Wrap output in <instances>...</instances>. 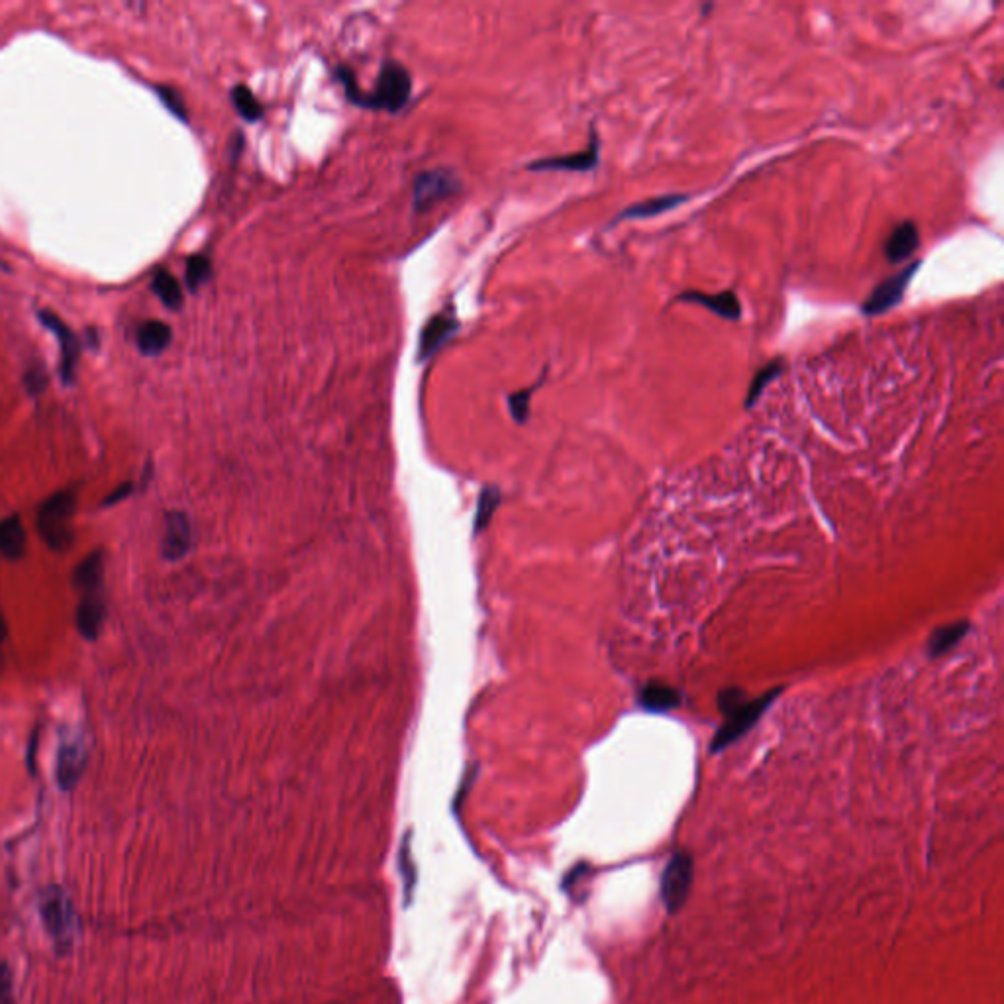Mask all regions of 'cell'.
Listing matches in <instances>:
<instances>
[{"instance_id": "13", "label": "cell", "mask_w": 1004, "mask_h": 1004, "mask_svg": "<svg viewBox=\"0 0 1004 1004\" xmlns=\"http://www.w3.org/2000/svg\"><path fill=\"white\" fill-rule=\"evenodd\" d=\"M81 595L77 604V630L87 642H95L101 636L104 618H106V606H104V585L99 587H87L77 591Z\"/></svg>"}, {"instance_id": "25", "label": "cell", "mask_w": 1004, "mask_h": 1004, "mask_svg": "<svg viewBox=\"0 0 1004 1004\" xmlns=\"http://www.w3.org/2000/svg\"><path fill=\"white\" fill-rule=\"evenodd\" d=\"M210 277H212V263H210V259L206 255H202V253L191 255L189 261H187V273H185L189 291L197 293Z\"/></svg>"}, {"instance_id": "32", "label": "cell", "mask_w": 1004, "mask_h": 1004, "mask_svg": "<svg viewBox=\"0 0 1004 1004\" xmlns=\"http://www.w3.org/2000/svg\"><path fill=\"white\" fill-rule=\"evenodd\" d=\"M6 640V622H4V616H2V610H0V648Z\"/></svg>"}, {"instance_id": "19", "label": "cell", "mask_w": 1004, "mask_h": 1004, "mask_svg": "<svg viewBox=\"0 0 1004 1004\" xmlns=\"http://www.w3.org/2000/svg\"><path fill=\"white\" fill-rule=\"evenodd\" d=\"M171 340H173V332H171L169 324H165L161 320H148V322H144L138 328V336H136L138 350L144 353V355H148V357L161 355V353L169 348Z\"/></svg>"}, {"instance_id": "8", "label": "cell", "mask_w": 1004, "mask_h": 1004, "mask_svg": "<svg viewBox=\"0 0 1004 1004\" xmlns=\"http://www.w3.org/2000/svg\"><path fill=\"white\" fill-rule=\"evenodd\" d=\"M461 191V181L459 177L450 169H432V171H422L414 179V189H412V204L416 212H424L436 202L450 199Z\"/></svg>"}, {"instance_id": "10", "label": "cell", "mask_w": 1004, "mask_h": 1004, "mask_svg": "<svg viewBox=\"0 0 1004 1004\" xmlns=\"http://www.w3.org/2000/svg\"><path fill=\"white\" fill-rule=\"evenodd\" d=\"M38 318L40 322L50 330L51 334L55 336L57 344H59V353H61V361H59V373H61V381L65 385H73L75 381V367H77V359H79V338L73 334V330L57 316L53 314L51 310H40L38 312Z\"/></svg>"}, {"instance_id": "29", "label": "cell", "mask_w": 1004, "mask_h": 1004, "mask_svg": "<svg viewBox=\"0 0 1004 1004\" xmlns=\"http://www.w3.org/2000/svg\"><path fill=\"white\" fill-rule=\"evenodd\" d=\"M746 703V693L738 687H726L718 693V708L724 716L732 714L734 710H738L742 704Z\"/></svg>"}, {"instance_id": "16", "label": "cell", "mask_w": 1004, "mask_h": 1004, "mask_svg": "<svg viewBox=\"0 0 1004 1004\" xmlns=\"http://www.w3.org/2000/svg\"><path fill=\"white\" fill-rule=\"evenodd\" d=\"M918 246H920L918 226L912 220H903L887 236V240L883 244V253L889 263L899 265L908 257H912L914 251L918 250Z\"/></svg>"}, {"instance_id": "17", "label": "cell", "mask_w": 1004, "mask_h": 1004, "mask_svg": "<svg viewBox=\"0 0 1004 1004\" xmlns=\"http://www.w3.org/2000/svg\"><path fill=\"white\" fill-rule=\"evenodd\" d=\"M638 703L652 714H665L681 704V693L667 683L652 681L640 691Z\"/></svg>"}, {"instance_id": "18", "label": "cell", "mask_w": 1004, "mask_h": 1004, "mask_svg": "<svg viewBox=\"0 0 1004 1004\" xmlns=\"http://www.w3.org/2000/svg\"><path fill=\"white\" fill-rule=\"evenodd\" d=\"M26 552V532L20 514L0 520V555L8 561L20 559Z\"/></svg>"}, {"instance_id": "15", "label": "cell", "mask_w": 1004, "mask_h": 1004, "mask_svg": "<svg viewBox=\"0 0 1004 1004\" xmlns=\"http://www.w3.org/2000/svg\"><path fill=\"white\" fill-rule=\"evenodd\" d=\"M689 199H691V195H687V193H667V195H659V197H652V199H646V201L634 202L628 208H624L622 212H618L614 216V220L608 224V228L618 226L620 222H626V220H648V218H655L659 214H665L669 210L679 208L681 204H685Z\"/></svg>"}, {"instance_id": "2", "label": "cell", "mask_w": 1004, "mask_h": 1004, "mask_svg": "<svg viewBox=\"0 0 1004 1004\" xmlns=\"http://www.w3.org/2000/svg\"><path fill=\"white\" fill-rule=\"evenodd\" d=\"M40 914L57 952H69L77 934V918L71 899L59 887H48L40 897Z\"/></svg>"}, {"instance_id": "26", "label": "cell", "mask_w": 1004, "mask_h": 1004, "mask_svg": "<svg viewBox=\"0 0 1004 1004\" xmlns=\"http://www.w3.org/2000/svg\"><path fill=\"white\" fill-rule=\"evenodd\" d=\"M542 383H544V379H542V381H538L534 387H530V389H522V391L514 393L512 397H508V406H510V412H512V416H514V420H516V422L524 424V422L528 420V416H530V401H532V397H534L536 389H538Z\"/></svg>"}, {"instance_id": "11", "label": "cell", "mask_w": 1004, "mask_h": 1004, "mask_svg": "<svg viewBox=\"0 0 1004 1004\" xmlns=\"http://www.w3.org/2000/svg\"><path fill=\"white\" fill-rule=\"evenodd\" d=\"M601 161V140L597 134V128H591V144L589 148L567 155H553L544 157L528 165L530 171H575V173H589L599 167Z\"/></svg>"}, {"instance_id": "14", "label": "cell", "mask_w": 1004, "mask_h": 1004, "mask_svg": "<svg viewBox=\"0 0 1004 1004\" xmlns=\"http://www.w3.org/2000/svg\"><path fill=\"white\" fill-rule=\"evenodd\" d=\"M675 302H687V304H699L703 308H708L716 316L728 320V322H738L742 318V301L734 291H722V293H703V291H683L677 295Z\"/></svg>"}, {"instance_id": "21", "label": "cell", "mask_w": 1004, "mask_h": 1004, "mask_svg": "<svg viewBox=\"0 0 1004 1004\" xmlns=\"http://www.w3.org/2000/svg\"><path fill=\"white\" fill-rule=\"evenodd\" d=\"M73 585L77 591L87 587L104 585V559L101 552L89 553L73 573Z\"/></svg>"}, {"instance_id": "24", "label": "cell", "mask_w": 1004, "mask_h": 1004, "mask_svg": "<svg viewBox=\"0 0 1004 1004\" xmlns=\"http://www.w3.org/2000/svg\"><path fill=\"white\" fill-rule=\"evenodd\" d=\"M230 101L238 110V114L248 122H257L263 116V104L255 99L250 87L246 85H236L230 91Z\"/></svg>"}, {"instance_id": "7", "label": "cell", "mask_w": 1004, "mask_h": 1004, "mask_svg": "<svg viewBox=\"0 0 1004 1004\" xmlns=\"http://www.w3.org/2000/svg\"><path fill=\"white\" fill-rule=\"evenodd\" d=\"M87 746L81 734L65 732L59 742L57 763H55V779L61 791H73L87 767Z\"/></svg>"}, {"instance_id": "6", "label": "cell", "mask_w": 1004, "mask_h": 1004, "mask_svg": "<svg viewBox=\"0 0 1004 1004\" xmlns=\"http://www.w3.org/2000/svg\"><path fill=\"white\" fill-rule=\"evenodd\" d=\"M693 857L687 852L673 855L663 871L661 879V901L665 908L675 914L687 901L691 885H693Z\"/></svg>"}, {"instance_id": "12", "label": "cell", "mask_w": 1004, "mask_h": 1004, "mask_svg": "<svg viewBox=\"0 0 1004 1004\" xmlns=\"http://www.w3.org/2000/svg\"><path fill=\"white\" fill-rule=\"evenodd\" d=\"M193 548V524L187 512L169 510L161 538V555L167 561H179Z\"/></svg>"}, {"instance_id": "4", "label": "cell", "mask_w": 1004, "mask_h": 1004, "mask_svg": "<svg viewBox=\"0 0 1004 1004\" xmlns=\"http://www.w3.org/2000/svg\"><path fill=\"white\" fill-rule=\"evenodd\" d=\"M781 693H783V687H775L769 693L761 695L759 699L746 701L738 710H734L732 714H728L726 722L720 726V730L712 738L710 752H724L734 742L742 740L752 730L753 726L761 720V716L767 712V708L781 697Z\"/></svg>"}, {"instance_id": "3", "label": "cell", "mask_w": 1004, "mask_h": 1004, "mask_svg": "<svg viewBox=\"0 0 1004 1004\" xmlns=\"http://www.w3.org/2000/svg\"><path fill=\"white\" fill-rule=\"evenodd\" d=\"M412 95V79L406 67L399 61H385L381 65L377 85L373 93H365L363 108H375V110H387V112H399L404 108V104L410 101Z\"/></svg>"}, {"instance_id": "28", "label": "cell", "mask_w": 1004, "mask_h": 1004, "mask_svg": "<svg viewBox=\"0 0 1004 1004\" xmlns=\"http://www.w3.org/2000/svg\"><path fill=\"white\" fill-rule=\"evenodd\" d=\"M499 499H501V493L497 489L483 491V495L479 499V506H477V520H475L477 530H483L489 524L495 508L499 506Z\"/></svg>"}, {"instance_id": "22", "label": "cell", "mask_w": 1004, "mask_h": 1004, "mask_svg": "<svg viewBox=\"0 0 1004 1004\" xmlns=\"http://www.w3.org/2000/svg\"><path fill=\"white\" fill-rule=\"evenodd\" d=\"M783 371H785V363H783V359H779V357H777V359H773V361L765 363V365H763V367H761V369L753 375L752 381H750V387H748V395H746V408H748V410L757 404V401L761 399V395L765 393V389H767V387H769V385H771V383H773V381H775V379H777Z\"/></svg>"}, {"instance_id": "31", "label": "cell", "mask_w": 1004, "mask_h": 1004, "mask_svg": "<svg viewBox=\"0 0 1004 1004\" xmlns=\"http://www.w3.org/2000/svg\"><path fill=\"white\" fill-rule=\"evenodd\" d=\"M134 491V483L132 481H126L122 485H118L112 493H108V497L102 501V506H114L118 502L126 501Z\"/></svg>"}, {"instance_id": "27", "label": "cell", "mask_w": 1004, "mask_h": 1004, "mask_svg": "<svg viewBox=\"0 0 1004 1004\" xmlns=\"http://www.w3.org/2000/svg\"><path fill=\"white\" fill-rule=\"evenodd\" d=\"M155 91H157L159 101L165 104V108H167L173 116H177V118H179V120H183V122H187V120H189L187 106H185V101H183V97H181V93H179L177 89L167 87V85H159Z\"/></svg>"}, {"instance_id": "1", "label": "cell", "mask_w": 1004, "mask_h": 1004, "mask_svg": "<svg viewBox=\"0 0 1004 1004\" xmlns=\"http://www.w3.org/2000/svg\"><path fill=\"white\" fill-rule=\"evenodd\" d=\"M77 512V491L63 489L53 493L38 508V534L53 552H65L73 544V518Z\"/></svg>"}, {"instance_id": "20", "label": "cell", "mask_w": 1004, "mask_h": 1004, "mask_svg": "<svg viewBox=\"0 0 1004 1004\" xmlns=\"http://www.w3.org/2000/svg\"><path fill=\"white\" fill-rule=\"evenodd\" d=\"M969 630H971V624L967 620H957V622L938 628L928 642V655L942 657V655L952 652L955 646L969 634Z\"/></svg>"}, {"instance_id": "9", "label": "cell", "mask_w": 1004, "mask_h": 1004, "mask_svg": "<svg viewBox=\"0 0 1004 1004\" xmlns=\"http://www.w3.org/2000/svg\"><path fill=\"white\" fill-rule=\"evenodd\" d=\"M459 326H461V322H459L453 306H448V308L440 310L436 316H432L424 324L420 338H418V353H416L418 363H424L440 352L459 332Z\"/></svg>"}, {"instance_id": "5", "label": "cell", "mask_w": 1004, "mask_h": 1004, "mask_svg": "<svg viewBox=\"0 0 1004 1004\" xmlns=\"http://www.w3.org/2000/svg\"><path fill=\"white\" fill-rule=\"evenodd\" d=\"M922 261L916 259L912 261L910 265L903 267L901 271L893 273L891 277L883 279L873 291L871 295L865 299V302L861 304V314L873 318V316H883L887 314L889 310H893L895 306H899L903 302L904 295L912 283V279L916 277L918 269H920Z\"/></svg>"}, {"instance_id": "23", "label": "cell", "mask_w": 1004, "mask_h": 1004, "mask_svg": "<svg viewBox=\"0 0 1004 1004\" xmlns=\"http://www.w3.org/2000/svg\"><path fill=\"white\" fill-rule=\"evenodd\" d=\"M151 289L153 293L159 297V301L163 302L167 308L171 310H179L183 306V289L179 285V281L165 269L157 271L153 275V281H151Z\"/></svg>"}, {"instance_id": "30", "label": "cell", "mask_w": 1004, "mask_h": 1004, "mask_svg": "<svg viewBox=\"0 0 1004 1004\" xmlns=\"http://www.w3.org/2000/svg\"><path fill=\"white\" fill-rule=\"evenodd\" d=\"M0 1004H14L12 975L6 963H0Z\"/></svg>"}]
</instances>
